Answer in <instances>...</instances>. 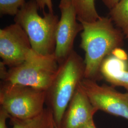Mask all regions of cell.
<instances>
[{
	"label": "cell",
	"mask_w": 128,
	"mask_h": 128,
	"mask_svg": "<svg viewBox=\"0 0 128 128\" xmlns=\"http://www.w3.org/2000/svg\"><path fill=\"white\" fill-rule=\"evenodd\" d=\"M80 22L83 27L80 46L85 53L84 78L96 81L102 78V62L115 50L122 48L125 37L110 18L101 17L94 22Z\"/></svg>",
	"instance_id": "cell-1"
},
{
	"label": "cell",
	"mask_w": 128,
	"mask_h": 128,
	"mask_svg": "<svg viewBox=\"0 0 128 128\" xmlns=\"http://www.w3.org/2000/svg\"><path fill=\"white\" fill-rule=\"evenodd\" d=\"M84 60L73 50L60 63L55 78L46 92L48 107L51 110L58 128L80 82L84 78Z\"/></svg>",
	"instance_id": "cell-2"
},
{
	"label": "cell",
	"mask_w": 128,
	"mask_h": 128,
	"mask_svg": "<svg viewBox=\"0 0 128 128\" xmlns=\"http://www.w3.org/2000/svg\"><path fill=\"white\" fill-rule=\"evenodd\" d=\"M60 63L55 54L40 55L32 50L23 63L6 68L0 62V76L3 82L48 91L53 82Z\"/></svg>",
	"instance_id": "cell-3"
},
{
	"label": "cell",
	"mask_w": 128,
	"mask_h": 128,
	"mask_svg": "<svg viewBox=\"0 0 128 128\" xmlns=\"http://www.w3.org/2000/svg\"><path fill=\"white\" fill-rule=\"evenodd\" d=\"M39 7L35 0L27 2L14 17L15 23L22 28L28 37L32 49L40 55L54 54L56 33L59 22L54 13H38Z\"/></svg>",
	"instance_id": "cell-4"
},
{
	"label": "cell",
	"mask_w": 128,
	"mask_h": 128,
	"mask_svg": "<svg viewBox=\"0 0 128 128\" xmlns=\"http://www.w3.org/2000/svg\"><path fill=\"white\" fill-rule=\"evenodd\" d=\"M46 91L3 82L0 89V107L10 117L24 120L40 114L45 108Z\"/></svg>",
	"instance_id": "cell-5"
},
{
	"label": "cell",
	"mask_w": 128,
	"mask_h": 128,
	"mask_svg": "<svg viewBox=\"0 0 128 128\" xmlns=\"http://www.w3.org/2000/svg\"><path fill=\"white\" fill-rule=\"evenodd\" d=\"M79 86L98 111L128 120V92L122 93L112 86H100L96 81L84 78Z\"/></svg>",
	"instance_id": "cell-6"
},
{
	"label": "cell",
	"mask_w": 128,
	"mask_h": 128,
	"mask_svg": "<svg viewBox=\"0 0 128 128\" xmlns=\"http://www.w3.org/2000/svg\"><path fill=\"white\" fill-rule=\"evenodd\" d=\"M30 39L22 28L14 23L0 30V56L10 68L22 64L32 50Z\"/></svg>",
	"instance_id": "cell-7"
},
{
	"label": "cell",
	"mask_w": 128,
	"mask_h": 128,
	"mask_svg": "<svg viewBox=\"0 0 128 128\" xmlns=\"http://www.w3.org/2000/svg\"><path fill=\"white\" fill-rule=\"evenodd\" d=\"M59 7L61 18L56 33L54 54L60 64L73 50L74 40L83 27L81 23L78 22L76 13L71 2L60 3Z\"/></svg>",
	"instance_id": "cell-8"
},
{
	"label": "cell",
	"mask_w": 128,
	"mask_h": 128,
	"mask_svg": "<svg viewBox=\"0 0 128 128\" xmlns=\"http://www.w3.org/2000/svg\"><path fill=\"white\" fill-rule=\"evenodd\" d=\"M97 111L78 86L64 113L60 128H82L94 120Z\"/></svg>",
	"instance_id": "cell-9"
},
{
	"label": "cell",
	"mask_w": 128,
	"mask_h": 128,
	"mask_svg": "<svg viewBox=\"0 0 128 128\" xmlns=\"http://www.w3.org/2000/svg\"><path fill=\"white\" fill-rule=\"evenodd\" d=\"M102 78L114 86H121L128 92V55L122 48L115 50L101 64Z\"/></svg>",
	"instance_id": "cell-10"
},
{
	"label": "cell",
	"mask_w": 128,
	"mask_h": 128,
	"mask_svg": "<svg viewBox=\"0 0 128 128\" xmlns=\"http://www.w3.org/2000/svg\"><path fill=\"white\" fill-rule=\"evenodd\" d=\"M11 128H56L53 113L48 107L45 108L40 114L27 119L10 117Z\"/></svg>",
	"instance_id": "cell-11"
},
{
	"label": "cell",
	"mask_w": 128,
	"mask_h": 128,
	"mask_svg": "<svg viewBox=\"0 0 128 128\" xmlns=\"http://www.w3.org/2000/svg\"><path fill=\"white\" fill-rule=\"evenodd\" d=\"M77 15L79 22H91L96 21L99 15L95 5V0H70Z\"/></svg>",
	"instance_id": "cell-12"
},
{
	"label": "cell",
	"mask_w": 128,
	"mask_h": 128,
	"mask_svg": "<svg viewBox=\"0 0 128 128\" xmlns=\"http://www.w3.org/2000/svg\"><path fill=\"white\" fill-rule=\"evenodd\" d=\"M110 18L128 39V0H120L110 10Z\"/></svg>",
	"instance_id": "cell-13"
},
{
	"label": "cell",
	"mask_w": 128,
	"mask_h": 128,
	"mask_svg": "<svg viewBox=\"0 0 128 128\" xmlns=\"http://www.w3.org/2000/svg\"><path fill=\"white\" fill-rule=\"evenodd\" d=\"M26 0H0V14L2 15L15 16Z\"/></svg>",
	"instance_id": "cell-14"
},
{
	"label": "cell",
	"mask_w": 128,
	"mask_h": 128,
	"mask_svg": "<svg viewBox=\"0 0 128 128\" xmlns=\"http://www.w3.org/2000/svg\"><path fill=\"white\" fill-rule=\"evenodd\" d=\"M35 1L40 9H41L43 12H45V9L46 8L48 10V12L54 13L52 0H35Z\"/></svg>",
	"instance_id": "cell-15"
},
{
	"label": "cell",
	"mask_w": 128,
	"mask_h": 128,
	"mask_svg": "<svg viewBox=\"0 0 128 128\" xmlns=\"http://www.w3.org/2000/svg\"><path fill=\"white\" fill-rule=\"evenodd\" d=\"M9 115L3 108L0 109V128H7L6 125V120L10 118Z\"/></svg>",
	"instance_id": "cell-16"
},
{
	"label": "cell",
	"mask_w": 128,
	"mask_h": 128,
	"mask_svg": "<svg viewBox=\"0 0 128 128\" xmlns=\"http://www.w3.org/2000/svg\"><path fill=\"white\" fill-rule=\"evenodd\" d=\"M120 0H102L104 4L110 10L112 9L119 2Z\"/></svg>",
	"instance_id": "cell-17"
},
{
	"label": "cell",
	"mask_w": 128,
	"mask_h": 128,
	"mask_svg": "<svg viewBox=\"0 0 128 128\" xmlns=\"http://www.w3.org/2000/svg\"><path fill=\"white\" fill-rule=\"evenodd\" d=\"M82 128H97L94 122V120H92L89 123L87 124L84 127Z\"/></svg>",
	"instance_id": "cell-18"
},
{
	"label": "cell",
	"mask_w": 128,
	"mask_h": 128,
	"mask_svg": "<svg viewBox=\"0 0 128 128\" xmlns=\"http://www.w3.org/2000/svg\"><path fill=\"white\" fill-rule=\"evenodd\" d=\"M71 2L70 0H61L60 1V3H61V4H64V3H67V2Z\"/></svg>",
	"instance_id": "cell-19"
},
{
	"label": "cell",
	"mask_w": 128,
	"mask_h": 128,
	"mask_svg": "<svg viewBox=\"0 0 128 128\" xmlns=\"http://www.w3.org/2000/svg\"><path fill=\"white\" fill-rule=\"evenodd\" d=\"M56 128H58V127H57V126H56Z\"/></svg>",
	"instance_id": "cell-20"
}]
</instances>
